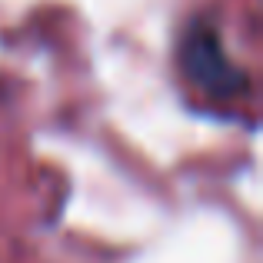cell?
Masks as SVG:
<instances>
[{
    "label": "cell",
    "mask_w": 263,
    "mask_h": 263,
    "mask_svg": "<svg viewBox=\"0 0 263 263\" xmlns=\"http://www.w3.org/2000/svg\"><path fill=\"white\" fill-rule=\"evenodd\" d=\"M180 70L186 73L190 84H197L203 93L227 100V97L243 93L250 77L240 64H233L220 40L217 27L206 20H193L180 40Z\"/></svg>",
    "instance_id": "6da1fadb"
}]
</instances>
